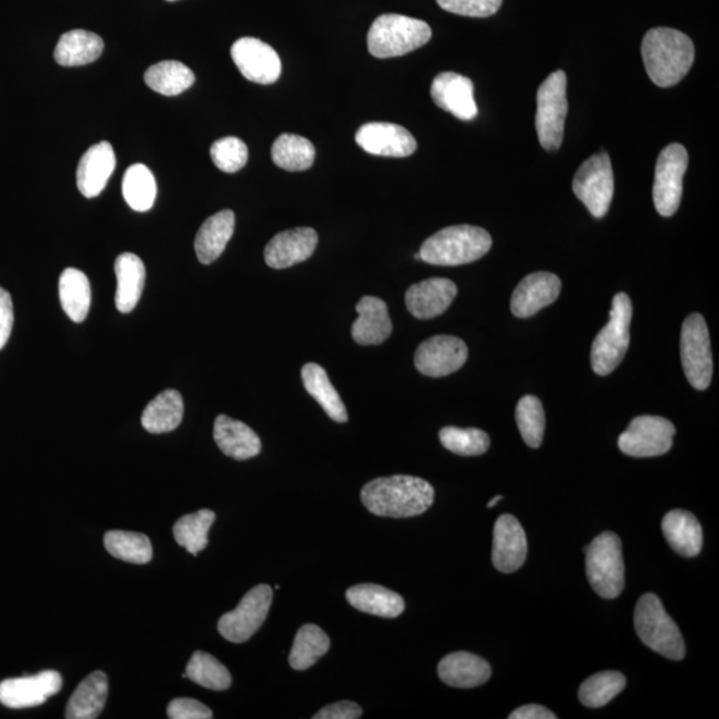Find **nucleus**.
I'll list each match as a JSON object with an SVG mask.
<instances>
[{
  "mask_svg": "<svg viewBox=\"0 0 719 719\" xmlns=\"http://www.w3.org/2000/svg\"><path fill=\"white\" fill-rule=\"evenodd\" d=\"M634 627L640 640L653 652L673 661L685 658L686 647L680 629L656 594L647 593L640 598L634 611Z\"/></svg>",
  "mask_w": 719,
  "mask_h": 719,
  "instance_id": "5",
  "label": "nucleus"
},
{
  "mask_svg": "<svg viewBox=\"0 0 719 719\" xmlns=\"http://www.w3.org/2000/svg\"><path fill=\"white\" fill-rule=\"evenodd\" d=\"M216 520L212 510L201 509L199 512L183 516L174 526L176 543L194 556L204 550L208 545V533Z\"/></svg>",
  "mask_w": 719,
  "mask_h": 719,
  "instance_id": "41",
  "label": "nucleus"
},
{
  "mask_svg": "<svg viewBox=\"0 0 719 719\" xmlns=\"http://www.w3.org/2000/svg\"><path fill=\"white\" fill-rule=\"evenodd\" d=\"M528 541L524 528L512 515L498 517L493 529V566L501 573L517 572L524 566Z\"/></svg>",
  "mask_w": 719,
  "mask_h": 719,
  "instance_id": "18",
  "label": "nucleus"
},
{
  "mask_svg": "<svg viewBox=\"0 0 719 719\" xmlns=\"http://www.w3.org/2000/svg\"><path fill=\"white\" fill-rule=\"evenodd\" d=\"M271 154L277 168L297 172L312 168L317 150L312 142L302 136L283 134L273 142Z\"/></svg>",
  "mask_w": 719,
  "mask_h": 719,
  "instance_id": "37",
  "label": "nucleus"
},
{
  "mask_svg": "<svg viewBox=\"0 0 719 719\" xmlns=\"http://www.w3.org/2000/svg\"><path fill=\"white\" fill-rule=\"evenodd\" d=\"M439 442L451 454L466 457L484 455L491 447L488 433L478 427L461 430V427L445 426L439 431Z\"/></svg>",
  "mask_w": 719,
  "mask_h": 719,
  "instance_id": "45",
  "label": "nucleus"
},
{
  "mask_svg": "<svg viewBox=\"0 0 719 719\" xmlns=\"http://www.w3.org/2000/svg\"><path fill=\"white\" fill-rule=\"evenodd\" d=\"M560 293L561 281L555 273H531L517 285L510 300V311L516 318H532L541 309L553 305Z\"/></svg>",
  "mask_w": 719,
  "mask_h": 719,
  "instance_id": "19",
  "label": "nucleus"
},
{
  "mask_svg": "<svg viewBox=\"0 0 719 719\" xmlns=\"http://www.w3.org/2000/svg\"><path fill=\"white\" fill-rule=\"evenodd\" d=\"M232 61L249 82L272 85L282 75V61L275 49L257 38L236 40L231 49Z\"/></svg>",
  "mask_w": 719,
  "mask_h": 719,
  "instance_id": "15",
  "label": "nucleus"
},
{
  "mask_svg": "<svg viewBox=\"0 0 719 719\" xmlns=\"http://www.w3.org/2000/svg\"><path fill=\"white\" fill-rule=\"evenodd\" d=\"M632 317V300L627 294H617L611 302L609 323L594 338L592 346V368L599 376H608L625 358Z\"/></svg>",
  "mask_w": 719,
  "mask_h": 719,
  "instance_id": "6",
  "label": "nucleus"
},
{
  "mask_svg": "<svg viewBox=\"0 0 719 719\" xmlns=\"http://www.w3.org/2000/svg\"><path fill=\"white\" fill-rule=\"evenodd\" d=\"M107 695H109V679L103 671H94L76 687V691L65 709L69 719H95L102 715Z\"/></svg>",
  "mask_w": 719,
  "mask_h": 719,
  "instance_id": "30",
  "label": "nucleus"
},
{
  "mask_svg": "<svg viewBox=\"0 0 719 719\" xmlns=\"http://www.w3.org/2000/svg\"><path fill=\"white\" fill-rule=\"evenodd\" d=\"M414 259H416V260H421V258H420V253H416V255H414Z\"/></svg>",
  "mask_w": 719,
  "mask_h": 719,
  "instance_id": "53",
  "label": "nucleus"
},
{
  "mask_svg": "<svg viewBox=\"0 0 719 719\" xmlns=\"http://www.w3.org/2000/svg\"><path fill=\"white\" fill-rule=\"evenodd\" d=\"M184 414L183 397L179 392L168 389L148 404L141 416V425L147 432L160 435L175 431Z\"/></svg>",
  "mask_w": 719,
  "mask_h": 719,
  "instance_id": "34",
  "label": "nucleus"
},
{
  "mask_svg": "<svg viewBox=\"0 0 719 719\" xmlns=\"http://www.w3.org/2000/svg\"><path fill=\"white\" fill-rule=\"evenodd\" d=\"M584 550L586 575L593 591L603 598L620 596L625 587V563L620 537L613 532H604Z\"/></svg>",
  "mask_w": 719,
  "mask_h": 719,
  "instance_id": "7",
  "label": "nucleus"
},
{
  "mask_svg": "<svg viewBox=\"0 0 719 719\" xmlns=\"http://www.w3.org/2000/svg\"><path fill=\"white\" fill-rule=\"evenodd\" d=\"M432 38L427 23L398 14L380 15L368 33V51L379 59L396 58L420 49Z\"/></svg>",
  "mask_w": 719,
  "mask_h": 719,
  "instance_id": "4",
  "label": "nucleus"
},
{
  "mask_svg": "<svg viewBox=\"0 0 719 719\" xmlns=\"http://www.w3.org/2000/svg\"><path fill=\"white\" fill-rule=\"evenodd\" d=\"M627 686L625 675L620 671H602L582 682L579 697L586 707H603L616 698Z\"/></svg>",
  "mask_w": 719,
  "mask_h": 719,
  "instance_id": "43",
  "label": "nucleus"
},
{
  "mask_svg": "<svg viewBox=\"0 0 719 719\" xmlns=\"http://www.w3.org/2000/svg\"><path fill=\"white\" fill-rule=\"evenodd\" d=\"M675 426L659 416H639L618 438L621 451L632 457H657L673 447Z\"/></svg>",
  "mask_w": 719,
  "mask_h": 719,
  "instance_id": "13",
  "label": "nucleus"
},
{
  "mask_svg": "<svg viewBox=\"0 0 719 719\" xmlns=\"http://www.w3.org/2000/svg\"><path fill=\"white\" fill-rule=\"evenodd\" d=\"M168 2H176V0H168Z\"/></svg>",
  "mask_w": 719,
  "mask_h": 719,
  "instance_id": "54",
  "label": "nucleus"
},
{
  "mask_svg": "<svg viewBox=\"0 0 719 719\" xmlns=\"http://www.w3.org/2000/svg\"><path fill=\"white\" fill-rule=\"evenodd\" d=\"M104 546L112 557L124 562L142 563L152 560L153 550L150 538L146 534L124 531L106 533Z\"/></svg>",
  "mask_w": 719,
  "mask_h": 719,
  "instance_id": "40",
  "label": "nucleus"
},
{
  "mask_svg": "<svg viewBox=\"0 0 719 719\" xmlns=\"http://www.w3.org/2000/svg\"><path fill=\"white\" fill-rule=\"evenodd\" d=\"M641 52L650 80L662 88L679 85L691 71L695 57L693 40L679 29L668 27L647 32Z\"/></svg>",
  "mask_w": 719,
  "mask_h": 719,
  "instance_id": "2",
  "label": "nucleus"
},
{
  "mask_svg": "<svg viewBox=\"0 0 719 719\" xmlns=\"http://www.w3.org/2000/svg\"><path fill=\"white\" fill-rule=\"evenodd\" d=\"M211 159L220 171L227 174L245 169L248 162V147L246 142L235 136H228L213 142L211 147Z\"/></svg>",
  "mask_w": 719,
  "mask_h": 719,
  "instance_id": "46",
  "label": "nucleus"
},
{
  "mask_svg": "<svg viewBox=\"0 0 719 719\" xmlns=\"http://www.w3.org/2000/svg\"><path fill=\"white\" fill-rule=\"evenodd\" d=\"M468 360L467 344L459 337L438 335L420 344L414 365L427 377H444L459 371Z\"/></svg>",
  "mask_w": 719,
  "mask_h": 719,
  "instance_id": "14",
  "label": "nucleus"
},
{
  "mask_svg": "<svg viewBox=\"0 0 719 719\" xmlns=\"http://www.w3.org/2000/svg\"><path fill=\"white\" fill-rule=\"evenodd\" d=\"M433 102L439 109L463 122H471L479 114L474 100V86L471 79L456 73H443L432 83Z\"/></svg>",
  "mask_w": 719,
  "mask_h": 719,
  "instance_id": "20",
  "label": "nucleus"
},
{
  "mask_svg": "<svg viewBox=\"0 0 719 719\" xmlns=\"http://www.w3.org/2000/svg\"><path fill=\"white\" fill-rule=\"evenodd\" d=\"M362 710L358 704L352 701H342V703L332 704L323 707L314 715V719H358L361 718Z\"/></svg>",
  "mask_w": 719,
  "mask_h": 719,
  "instance_id": "50",
  "label": "nucleus"
},
{
  "mask_svg": "<svg viewBox=\"0 0 719 719\" xmlns=\"http://www.w3.org/2000/svg\"><path fill=\"white\" fill-rule=\"evenodd\" d=\"M14 306L8 290L0 288V349L8 344L13 332Z\"/></svg>",
  "mask_w": 719,
  "mask_h": 719,
  "instance_id": "49",
  "label": "nucleus"
},
{
  "mask_svg": "<svg viewBox=\"0 0 719 719\" xmlns=\"http://www.w3.org/2000/svg\"><path fill=\"white\" fill-rule=\"evenodd\" d=\"M213 438L225 456L235 460H248L261 451V442L257 432L247 424L220 414L213 426Z\"/></svg>",
  "mask_w": 719,
  "mask_h": 719,
  "instance_id": "26",
  "label": "nucleus"
},
{
  "mask_svg": "<svg viewBox=\"0 0 719 719\" xmlns=\"http://www.w3.org/2000/svg\"><path fill=\"white\" fill-rule=\"evenodd\" d=\"M681 361L687 382L697 391L709 388L712 376V355L709 328L703 314L693 313L681 331Z\"/></svg>",
  "mask_w": 719,
  "mask_h": 719,
  "instance_id": "9",
  "label": "nucleus"
},
{
  "mask_svg": "<svg viewBox=\"0 0 719 719\" xmlns=\"http://www.w3.org/2000/svg\"><path fill=\"white\" fill-rule=\"evenodd\" d=\"M318 241V232L313 228L283 231L266 245L265 263L273 270L289 269L311 258Z\"/></svg>",
  "mask_w": 719,
  "mask_h": 719,
  "instance_id": "21",
  "label": "nucleus"
},
{
  "mask_svg": "<svg viewBox=\"0 0 719 719\" xmlns=\"http://www.w3.org/2000/svg\"><path fill=\"white\" fill-rule=\"evenodd\" d=\"M662 532L670 548L680 556L695 557L703 550V526L697 517L687 510L675 509L665 516Z\"/></svg>",
  "mask_w": 719,
  "mask_h": 719,
  "instance_id": "27",
  "label": "nucleus"
},
{
  "mask_svg": "<svg viewBox=\"0 0 719 719\" xmlns=\"http://www.w3.org/2000/svg\"><path fill=\"white\" fill-rule=\"evenodd\" d=\"M62 675L55 670H45L37 675L22 677L0 682V704L10 709H26L44 705L61 692Z\"/></svg>",
  "mask_w": 719,
  "mask_h": 719,
  "instance_id": "16",
  "label": "nucleus"
},
{
  "mask_svg": "<svg viewBox=\"0 0 719 719\" xmlns=\"http://www.w3.org/2000/svg\"><path fill=\"white\" fill-rule=\"evenodd\" d=\"M687 164L686 148L680 142H671L659 153L653 184V201L659 215L670 218L679 211Z\"/></svg>",
  "mask_w": 719,
  "mask_h": 719,
  "instance_id": "11",
  "label": "nucleus"
},
{
  "mask_svg": "<svg viewBox=\"0 0 719 719\" xmlns=\"http://www.w3.org/2000/svg\"><path fill=\"white\" fill-rule=\"evenodd\" d=\"M122 193L134 211H150L158 195L157 181L151 170L140 163L129 165L123 177Z\"/></svg>",
  "mask_w": 719,
  "mask_h": 719,
  "instance_id": "39",
  "label": "nucleus"
},
{
  "mask_svg": "<svg viewBox=\"0 0 719 719\" xmlns=\"http://www.w3.org/2000/svg\"><path fill=\"white\" fill-rule=\"evenodd\" d=\"M301 379L308 394L322 406L332 420L336 423H347V408L322 365L317 362H308L302 367Z\"/></svg>",
  "mask_w": 719,
  "mask_h": 719,
  "instance_id": "33",
  "label": "nucleus"
},
{
  "mask_svg": "<svg viewBox=\"0 0 719 719\" xmlns=\"http://www.w3.org/2000/svg\"><path fill=\"white\" fill-rule=\"evenodd\" d=\"M330 646L331 640L323 629L313 623H307L296 634L289 655L290 668L300 671L313 667L320 658L328 653Z\"/></svg>",
  "mask_w": 719,
  "mask_h": 719,
  "instance_id": "38",
  "label": "nucleus"
},
{
  "mask_svg": "<svg viewBox=\"0 0 719 719\" xmlns=\"http://www.w3.org/2000/svg\"><path fill=\"white\" fill-rule=\"evenodd\" d=\"M361 501L373 515L408 519L432 507L435 489L423 479L397 474L368 483L361 491Z\"/></svg>",
  "mask_w": 719,
  "mask_h": 719,
  "instance_id": "1",
  "label": "nucleus"
},
{
  "mask_svg": "<svg viewBox=\"0 0 719 719\" xmlns=\"http://www.w3.org/2000/svg\"><path fill=\"white\" fill-rule=\"evenodd\" d=\"M503 498H504V497H503L501 495H500V496H496L495 498H492V500L488 503V505H486V507H488V508L496 507V505H497L498 503H500V501L503 500Z\"/></svg>",
  "mask_w": 719,
  "mask_h": 719,
  "instance_id": "52",
  "label": "nucleus"
},
{
  "mask_svg": "<svg viewBox=\"0 0 719 719\" xmlns=\"http://www.w3.org/2000/svg\"><path fill=\"white\" fill-rule=\"evenodd\" d=\"M168 712L171 719H211L213 717L211 709L193 698L171 701Z\"/></svg>",
  "mask_w": 719,
  "mask_h": 719,
  "instance_id": "48",
  "label": "nucleus"
},
{
  "mask_svg": "<svg viewBox=\"0 0 719 719\" xmlns=\"http://www.w3.org/2000/svg\"><path fill=\"white\" fill-rule=\"evenodd\" d=\"M516 423L528 447L538 448L545 433V412L538 397L528 395L520 398L516 408Z\"/></svg>",
  "mask_w": 719,
  "mask_h": 719,
  "instance_id": "44",
  "label": "nucleus"
},
{
  "mask_svg": "<svg viewBox=\"0 0 719 719\" xmlns=\"http://www.w3.org/2000/svg\"><path fill=\"white\" fill-rule=\"evenodd\" d=\"M567 74L562 70L550 74L537 91L536 129L541 147L557 151L562 145L568 114Z\"/></svg>",
  "mask_w": 719,
  "mask_h": 719,
  "instance_id": "8",
  "label": "nucleus"
},
{
  "mask_svg": "<svg viewBox=\"0 0 719 719\" xmlns=\"http://www.w3.org/2000/svg\"><path fill=\"white\" fill-rule=\"evenodd\" d=\"M436 2L448 13L469 17L495 15L503 4V0H436Z\"/></svg>",
  "mask_w": 719,
  "mask_h": 719,
  "instance_id": "47",
  "label": "nucleus"
},
{
  "mask_svg": "<svg viewBox=\"0 0 719 719\" xmlns=\"http://www.w3.org/2000/svg\"><path fill=\"white\" fill-rule=\"evenodd\" d=\"M273 591L269 585H258L243 597L235 610L225 613L218 623L219 633L230 643L241 644L252 637L270 613Z\"/></svg>",
  "mask_w": 719,
  "mask_h": 719,
  "instance_id": "12",
  "label": "nucleus"
},
{
  "mask_svg": "<svg viewBox=\"0 0 719 719\" xmlns=\"http://www.w3.org/2000/svg\"><path fill=\"white\" fill-rule=\"evenodd\" d=\"M59 297L65 314L75 323L85 322L91 307V285L79 270L67 269L59 278Z\"/></svg>",
  "mask_w": 719,
  "mask_h": 719,
  "instance_id": "35",
  "label": "nucleus"
},
{
  "mask_svg": "<svg viewBox=\"0 0 719 719\" xmlns=\"http://www.w3.org/2000/svg\"><path fill=\"white\" fill-rule=\"evenodd\" d=\"M510 719H556L557 716L541 705L521 706L509 716Z\"/></svg>",
  "mask_w": 719,
  "mask_h": 719,
  "instance_id": "51",
  "label": "nucleus"
},
{
  "mask_svg": "<svg viewBox=\"0 0 719 719\" xmlns=\"http://www.w3.org/2000/svg\"><path fill=\"white\" fill-rule=\"evenodd\" d=\"M103 49V39L99 35L86 29H73L59 39L53 57L63 67H76L97 61Z\"/></svg>",
  "mask_w": 719,
  "mask_h": 719,
  "instance_id": "32",
  "label": "nucleus"
},
{
  "mask_svg": "<svg viewBox=\"0 0 719 719\" xmlns=\"http://www.w3.org/2000/svg\"><path fill=\"white\" fill-rule=\"evenodd\" d=\"M347 599L355 609L372 616L396 618L406 610L400 594L386 590L384 586L362 584L347 591Z\"/></svg>",
  "mask_w": 719,
  "mask_h": 719,
  "instance_id": "31",
  "label": "nucleus"
},
{
  "mask_svg": "<svg viewBox=\"0 0 719 719\" xmlns=\"http://www.w3.org/2000/svg\"><path fill=\"white\" fill-rule=\"evenodd\" d=\"M187 679L213 692L227 691L232 677L227 668L204 652H195L186 669Z\"/></svg>",
  "mask_w": 719,
  "mask_h": 719,
  "instance_id": "42",
  "label": "nucleus"
},
{
  "mask_svg": "<svg viewBox=\"0 0 719 719\" xmlns=\"http://www.w3.org/2000/svg\"><path fill=\"white\" fill-rule=\"evenodd\" d=\"M116 308L122 313H129L138 306L146 283V266L135 253L119 255L115 261Z\"/></svg>",
  "mask_w": 719,
  "mask_h": 719,
  "instance_id": "29",
  "label": "nucleus"
},
{
  "mask_svg": "<svg viewBox=\"0 0 719 719\" xmlns=\"http://www.w3.org/2000/svg\"><path fill=\"white\" fill-rule=\"evenodd\" d=\"M355 139L362 150L374 157L407 158L418 150L413 135L394 123H367L356 133Z\"/></svg>",
  "mask_w": 719,
  "mask_h": 719,
  "instance_id": "17",
  "label": "nucleus"
},
{
  "mask_svg": "<svg viewBox=\"0 0 719 719\" xmlns=\"http://www.w3.org/2000/svg\"><path fill=\"white\" fill-rule=\"evenodd\" d=\"M438 675L449 686L472 689L491 679V665L484 658L467 652L451 653L438 664Z\"/></svg>",
  "mask_w": 719,
  "mask_h": 719,
  "instance_id": "25",
  "label": "nucleus"
},
{
  "mask_svg": "<svg viewBox=\"0 0 719 719\" xmlns=\"http://www.w3.org/2000/svg\"><path fill=\"white\" fill-rule=\"evenodd\" d=\"M573 193L590 210L592 216L603 219L615 195V174L609 154H593L582 163L573 179Z\"/></svg>",
  "mask_w": 719,
  "mask_h": 719,
  "instance_id": "10",
  "label": "nucleus"
},
{
  "mask_svg": "<svg viewBox=\"0 0 719 719\" xmlns=\"http://www.w3.org/2000/svg\"><path fill=\"white\" fill-rule=\"evenodd\" d=\"M457 287L449 278L432 277L413 284L406 295L408 311L416 319L430 320L439 317L456 299Z\"/></svg>",
  "mask_w": 719,
  "mask_h": 719,
  "instance_id": "22",
  "label": "nucleus"
},
{
  "mask_svg": "<svg viewBox=\"0 0 719 719\" xmlns=\"http://www.w3.org/2000/svg\"><path fill=\"white\" fill-rule=\"evenodd\" d=\"M492 245V236L484 228L451 225L426 239L419 253L427 264L455 266L484 258Z\"/></svg>",
  "mask_w": 719,
  "mask_h": 719,
  "instance_id": "3",
  "label": "nucleus"
},
{
  "mask_svg": "<svg viewBox=\"0 0 719 719\" xmlns=\"http://www.w3.org/2000/svg\"><path fill=\"white\" fill-rule=\"evenodd\" d=\"M359 318L352 324L354 340L360 346H380L392 334V322L385 301L365 296L356 306Z\"/></svg>",
  "mask_w": 719,
  "mask_h": 719,
  "instance_id": "24",
  "label": "nucleus"
},
{
  "mask_svg": "<svg viewBox=\"0 0 719 719\" xmlns=\"http://www.w3.org/2000/svg\"><path fill=\"white\" fill-rule=\"evenodd\" d=\"M147 86L165 97H176L195 83V74L186 64L177 61H164L151 65L145 74Z\"/></svg>",
  "mask_w": 719,
  "mask_h": 719,
  "instance_id": "36",
  "label": "nucleus"
},
{
  "mask_svg": "<svg viewBox=\"0 0 719 719\" xmlns=\"http://www.w3.org/2000/svg\"><path fill=\"white\" fill-rule=\"evenodd\" d=\"M235 231V213L224 210L208 218L195 237V252L201 264H212L224 252Z\"/></svg>",
  "mask_w": 719,
  "mask_h": 719,
  "instance_id": "28",
  "label": "nucleus"
},
{
  "mask_svg": "<svg viewBox=\"0 0 719 719\" xmlns=\"http://www.w3.org/2000/svg\"><path fill=\"white\" fill-rule=\"evenodd\" d=\"M116 158L109 141H100L83 154L76 171V184L83 196L97 198L114 174Z\"/></svg>",
  "mask_w": 719,
  "mask_h": 719,
  "instance_id": "23",
  "label": "nucleus"
}]
</instances>
